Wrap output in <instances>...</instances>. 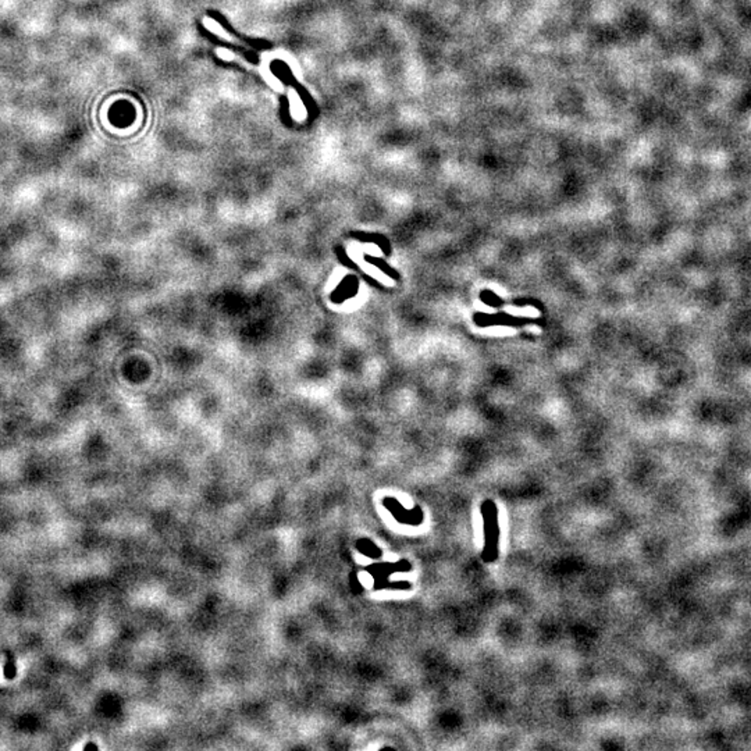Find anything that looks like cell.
<instances>
[{
	"mask_svg": "<svg viewBox=\"0 0 751 751\" xmlns=\"http://www.w3.org/2000/svg\"><path fill=\"white\" fill-rule=\"evenodd\" d=\"M484 522H486V554L491 552V559L497 554V537H498V525H497V511L493 503H486L483 507Z\"/></svg>",
	"mask_w": 751,
	"mask_h": 751,
	"instance_id": "1",
	"label": "cell"
},
{
	"mask_svg": "<svg viewBox=\"0 0 751 751\" xmlns=\"http://www.w3.org/2000/svg\"><path fill=\"white\" fill-rule=\"evenodd\" d=\"M508 312L512 314V315H517V316H522V315H525V316H526V315H528V316H537V315H538V312H537L536 309H532V308H526V309L510 308Z\"/></svg>",
	"mask_w": 751,
	"mask_h": 751,
	"instance_id": "2",
	"label": "cell"
},
{
	"mask_svg": "<svg viewBox=\"0 0 751 751\" xmlns=\"http://www.w3.org/2000/svg\"><path fill=\"white\" fill-rule=\"evenodd\" d=\"M484 331L489 332V334H511L512 332V330H510V328L505 330L504 327H494V328H489V330H484Z\"/></svg>",
	"mask_w": 751,
	"mask_h": 751,
	"instance_id": "3",
	"label": "cell"
}]
</instances>
